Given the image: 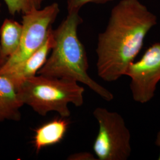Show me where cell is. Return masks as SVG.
<instances>
[{"instance_id":"cell-1","label":"cell","mask_w":160,"mask_h":160,"mask_svg":"<svg viewBox=\"0 0 160 160\" xmlns=\"http://www.w3.org/2000/svg\"><path fill=\"white\" fill-rule=\"evenodd\" d=\"M157 20L139 0H121L114 6L97 38L96 67L102 80L112 82L125 76Z\"/></svg>"},{"instance_id":"cell-2","label":"cell","mask_w":160,"mask_h":160,"mask_svg":"<svg viewBox=\"0 0 160 160\" xmlns=\"http://www.w3.org/2000/svg\"><path fill=\"white\" fill-rule=\"evenodd\" d=\"M82 23L79 12H68L57 28L52 30L54 45L50 56L38 74L81 82L104 100L111 102L114 98L113 93L88 74L89 63L87 52L78 36V29Z\"/></svg>"},{"instance_id":"cell-3","label":"cell","mask_w":160,"mask_h":160,"mask_svg":"<svg viewBox=\"0 0 160 160\" xmlns=\"http://www.w3.org/2000/svg\"><path fill=\"white\" fill-rule=\"evenodd\" d=\"M17 90L23 105L30 107L41 116L55 112L60 117L68 118L69 104L76 107L84 104L85 89L72 80L35 75L22 82Z\"/></svg>"},{"instance_id":"cell-4","label":"cell","mask_w":160,"mask_h":160,"mask_svg":"<svg viewBox=\"0 0 160 160\" xmlns=\"http://www.w3.org/2000/svg\"><path fill=\"white\" fill-rule=\"evenodd\" d=\"M92 114L98 125L92 146L97 160H128L132 149L131 134L122 116L101 107L94 109Z\"/></svg>"},{"instance_id":"cell-5","label":"cell","mask_w":160,"mask_h":160,"mask_svg":"<svg viewBox=\"0 0 160 160\" xmlns=\"http://www.w3.org/2000/svg\"><path fill=\"white\" fill-rule=\"evenodd\" d=\"M59 12V4L53 2L43 9H34L23 14L22 23L23 30L20 46L14 54L6 61L0 71L22 62L42 46Z\"/></svg>"},{"instance_id":"cell-6","label":"cell","mask_w":160,"mask_h":160,"mask_svg":"<svg viewBox=\"0 0 160 160\" xmlns=\"http://www.w3.org/2000/svg\"><path fill=\"white\" fill-rule=\"evenodd\" d=\"M125 76L131 79L129 88L133 100L141 104L150 102L160 81V42L153 43L139 60L132 62Z\"/></svg>"},{"instance_id":"cell-7","label":"cell","mask_w":160,"mask_h":160,"mask_svg":"<svg viewBox=\"0 0 160 160\" xmlns=\"http://www.w3.org/2000/svg\"><path fill=\"white\" fill-rule=\"evenodd\" d=\"M52 29L43 45L21 63L10 68L0 71V74L7 76L17 86L22 82L33 77L46 62L48 55L54 45L55 40Z\"/></svg>"},{"instance_id":"cell-8","label":"cell","mask_w":160,"mask_h":160,"mask_svg":"<svg viewBox=\"0 0 160 160\" xmlns=\"http://www.w3.org/2000/svg\"><path fill=\"white\" fill-rule=\"evenodd\" d=\"M17 87L7 76L0 74V122L5 120L18 122L22 119Z\"/></svg>"},{"instance_id":"cell-9","label":"cell","mask_w":160,"mask_h":160,"mask_svg":"<svg viewBox=\"0 0 160 160\" xmlns=\"http://www.w3.org/2000/svg\"><path fill=\"white\" fill-rule=\"evenodd\" d=\"M67 118L59 117L43 124L34 130L33 144L38 153L43 148L60 143L68 129Z\"/></svg>"},{"instance_id":"cell-10","label":"cell","mask_w":160,"mask_h":160,"mask_svg":"<svg viewBox=\"0 0 160 160\" xmlns=\"http://www.w3.org/2000/svg\"><path fill=\"white\" fill-rule=\"evenodd\" d=\"M22 24L17 21L6 18L0 28V46L6 61L17 51L20 46Z\"/></svg>"},{"instance_id":"cell-11","label":"cell","mask_w":160,"mask_h":160,"mask_svg":"<svg viewBox=\"0 0 160 160\" xmlns=\"http://www.w3.org/2000/svg\"><path fill=\"white\" fill-rule=\"evenodd\" d=\"M9 13L14 16L17 14H25L38 9L34 0H3Z\"/></svg>"},{"instance_id":"cell-12","label":"cell","mask_w":160,"mask_h":160,"mask_svg":"<svg viewBox=\"0 0 160 160\" xmlns=\"http://www.w3.org/2000/svg\"><path fill=\"white\" fill-rule=\"evenodd\" d=\"M114 0H67L68 13L72 12H79L80 9L88 3L97 4H104Z\"/></svg>"},{"instance_id":"cell-13","label":"cell","mask_w":160,"mask_h":160,"mask_svg":"<svg viewBox=\"0 0 160 160\" xmlns=\"http://www.w3.org/2000/svg\"><path fill=\"white\" fill-rule=\"evenodd\" d=\"M68 160H97V158L94 155L88 152H80L74 153L69 155Z\"/></svg>"},{"instance_id":"cell-14","label":"cell","mask_w":160,"mask_h":160,"mask_svg":"<svg viewBox=\"0 0 160 160\" xmlns=\"http://www.w3.org/2000/svg\"><path fill=\"white\" fill-rule=\"evenodd\" d=\"M155 144L157 147H158L159 148V149H160L159 155H158V160H160V129H159L158 132H157L156 138H155Z\"/></svg>"},{"instance_id":"cell-15","label":"cell","mask_w":160,"mask_h":160,"mask_svg":"<svg viewBox=\"0 0 160 160\" xmlns=\"http://www.w3.org/2000/svg\"><path fill=\"white\" fill-rule=\"evenodd\" d=\"M1 3L0 2V12H1ZM6 62V59L4 58L1 49V46H0V68L3 66V65Z\"/></svg>"},{"instance_id":"cell-16","label":"cell","mask_w":160,"mask_h":160,"mask_svg":"<svg viewBox=\"0 0 160 160\" xmlns=\"http://www.w3.org/2000/svg\"><path fill=\"white\" fill-rule=\"evenodd\" d=\"M43 0H34V2H35V5L38 9H39L40 8L41 4L42 3Z\"/></svg>"}]
</instances>
